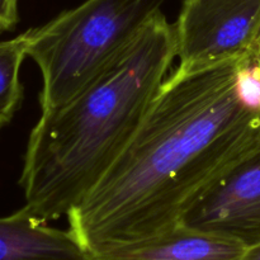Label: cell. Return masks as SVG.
I'll list each match as a JSON object with an SVG mask.
<instances>
[{"label": "cell", "instance_id": "cell-1", "mask_svg": "<svg viewBox=\"0 0 260 260\" xmlns=\"http://www.w3.org/2000/svg\"><path fill=\"white\" fill-rule=\"evenodd\" d=\"M260 136L255 53L205 70H175L126 149L68 213L90 255L165 233L198 193Z\"/></svg>", "mask_w": 260, "mask_h": 260}, {"label": "cell", "instance_id": "cell-2", "mask_svg": "<svg viewBox=\"0 0 260 260\" xmlns=\"http://www.w3.org/2000/svg\"><path fill=\"white\" fill-rule=\"evenodd\" d=\"M175 57L174 24L160 10L93 83L42 112L19 178L24 207L47 222L68 216L129 144Z\"/></svg>", "mask_w": 260, "mask_h": 260}, {"label": "cell", "instance_id": "cell-3", "mask_svg": "<svg viewBox=\"0 0 260 260\" xmlns=\"http://www.w3.org/2000/svg\"><path fill=\"white\" fill-rule=\"evenodd\" d=\"M165 0H85L30 28L27 55L42 75L41 111L70 101L137 40Z\"/></svg>", "mask_w": 260, "mask_h": 260}, {"label": "cell", "instance_id": "cell-4", "mask_svg": "<svg viewBox=\"0 0 260 260\" xmlns=\"http://www.w3.org/2000/svg\"><path fill=\"white\" fill-rule=\"evenodd\" d=\"M175 70H205L240 60L255 50L260 0H183L174 23Z\"/></svg>", "mask_w": 260, "mask_h": 260}, {"label": "cell", "instance_id": "cell-5", "mask_svg": "<svg viewBox=\"0 0 260 260\" xmlns=\"http://www.w3.org/2000/svg\"><path fill=\"white\" fill-rule=\"evenodd\" d=\"M180 223L246 249L259 245L260 136L198 193Z\"/></svg>", "mask_w": 260, "mask_h": 260}, {"label": "cell", "instance_id": "cell-6", "mask_svg": "<svg viewBox=\"0 0 260 260\" xmlns=\"http://www.w3.org/2000/svg\"><path fill=\"white\" fill-rule=\"evenodd\" d=\"M246 248L236 241L177 225L152 238L94 254L91 260H241Z\"/></svg>", "mask_w": 260, "mask_h": 260}, {"label": "cell", "instance_id": "cell-7", "mask_svg": "<svg viewBox=\"0 0 260 260\" xmlns=\"http://www.w3.org/2000/svg\"><path fill=\"white\" fill-rule=\"evenodd\" d=\"M0 260H91L70 230L51 228L23 206L0 217Z\"/></svg>", "mask_w": 260, "mask_h": 260}, {"label": "cell", "instance_id": "cell-8", "mask_svg": "<svg viewBox=\"0 0 260 260\" xmlns=\"http://www.w3.org/2000/svg\"><path fill=\"white\" fill-rule=\"evenodd\" d=\"M29 30L0 41V129L13 119L23 101L20 68L27 57Z\"/></svg>", "mask_w": 260, "mask_h": 260}, {"label": "cell", "instance_id": "cell-9", "mask_svg": "<svg viewBox=\"0 0 260 260\" xmlns=\"http://www.w3.org/2000/svg\"><path fill=\"white\" fill-rule=\"evenodd\" d=\"M18 20V0H0V33L14 29Z\"/></svg>", "mask_w": 260, "mask_h": 260}, {"label": "cell", "instance_id": "cell-10", "mask_svg": "<svg viewBox=\"0 0 260 260\" xmlns=\"http://www.w3.org/2000/svg\"><path fill=\"white\" fill-rule=\"evenodd\" d=\"M241 260H260V244L253 246V248L246 249Z\"/></svg>", "mask_w": 260, "mask_h": 260}, {"label": "cell", "instance_id": "cell-11", "mask_svg": "<svg viewBox=\"0 0 260 260\" xmlns=\"http://www.w3.org/2000/svg\"><path fill=\"white\" fill-rule=\"evenodd\" d=\"M254 52H255L256 57H258V60L260 62V36L258 38V42H256V46H255V50H254Z\"/></svg>", "mask_w": 260, "mask_h": 260}]
</instances>
